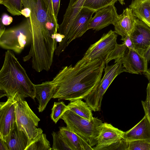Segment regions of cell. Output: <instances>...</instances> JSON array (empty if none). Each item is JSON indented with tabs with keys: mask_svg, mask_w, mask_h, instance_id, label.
<instances>
[{
	"mask_svg": "<svg viewBox=\"0 0 150 150\" xmlns=\"http://www.w3.org/2000/svg\"><path fill=\"white\" fill-rule=\"evenodd\" d=\"M118 0H85L83 7L95 11L110 5L114 4Z\"/></svg>",
	"mask_w": 150,
	"mask_h": 150,
	"instance_id": "cell-25",
	"label": "cell"
},
{
	"mask_svg": "<svg viewBox=\"0 0 150 150\" xmlns=\"http://www.w3.org/2000/svg\"><path fill=\"white\" fill-rule=\"evenodd\" d=\"M122 40L128 48L134 49L130 35L127 36Z\"/></svg>",
	"mask_w": 150,
	"mask_h": 150,
	"instance_id": "cell-34",
	"label": "cell"
},
{
	"mask_svg": "<svg viewBox=\"0 0 150 150\" xmlns=\"http://www.w3.org/2000/svg\"><path fill=\"white\" fill-rule=\"evenodd\" d=\"M50 142L42 133L33 140L25 150H51Z\"/></svg>",
	"mask_w": 150,
	"mask_h": 150,
	"instance_id": "cell-23",
	"label": "cell"
},
{
	"mask_svg": "<svg viewBox=\"0 0 150 150\" xmlns=\"http://www.w3.org/2000/svg\"><path fill=\"white\" fill-rule=\"evenodd\" d=\"M105 67L101 59H81L74 66L62 67L52 81L55 86L52 98L70 102L84 99L97 86Z\"/></svg>",
	"mask_w": 150,
	"mask_h": 150,
	"instance_id": "cell-1",
	"label": "cell"
},
{
	"mask_svg": "<svg viewBox=\"0 0 150 150\" xmlns=\"http://www.w3.org/2000/svg\"><path fill=\"white\" fill-rule=\"evenodd\" d=\"M104 69V74L97 87L84 99L94 112L100 111L102 99L108 87L118 75L125 72L121 60L110 66L106 65Z\"/></svg>",
	"mask_w": 150,
	"mask_h": 150,
	"instance_id": "cell-6",
	"label": "cell"
},
{
	"mask_svg": "<svg viewBox=\"0 0 150 150\" xmlns=\"http://www.w3.org/2000/svg\"><path fill=\"white\" fill-rule=\"evenodd\" d=\"M123 139L128 141L142 140L150 142V122L146 116L145 115L135 126L125 132Z\"/></svg>",
	"mask_w": 150,
	"mask_h": 150,
	"instance_id": "cell-17",
	"label": "cell"
},
{
	"mask_svg": "<svg viewBox=\"0 0 150 150\" xmlns=\"http://www.w3.org/2000/svg\"><path fill=\"white\" fill-rule=\"evenodd\" d=\"M138 0L139 1H141V2H144V1H149L150 0Z\"/></svg>",
	"mask_w": 150,
	"mask_h": 150,
	"instance_id": "cell-41",
	"label": "cell"
},
{
	"mask_svg": "<svg viewBox=\"0 0 150 150\" xmlns=\"http://www.w3.org/2000/svg\"><path fill=\"white\" fill-rule=\"evenodd\" d=\"M0 89L8 98L18 93L23 98H35V84L12 50L5 52L0 71Z\"/></svg>",
	"mask_w": 150,
	"mask_h": 150,
	"instance_id": "cell-2",
	"label": "cell"
},
{
	"mask_svg": "<svg viewBox=\"0 0 150 150\" xmlns=\"http://www.w3.org/2000/svg\"><path fill=\"white\" fill-rule=\"evenodd\" d=\"M0 150H8L6 142L0 138Z\"/></svg>",
	"mask_w": 150,
	"mask_h": 150,
	"instance_id": "cell-36",
	"label": "cell"
},
{
	"mask_svg": "<svg viewBox=\"0 0 150 150\" xmlns=\"http://www.w3.org/2000/svg\"><path fill=\"white\" fill-rule=\"evenodd\" d=\"M58 132L71 150H93L83 139L67 127H60Z\"/></svg>",
	"mask_w": 150,
	"mask_h": 150,
	"instance_id": "cell-18",
	"label": "cell"
},
{
	"mask_svg": "<svg viewBox=\"0 0 150 150\" xmlns=\"http://www.w3.org/2000/svg\"><path fill=\"white\" fill-rule=\"evenodd\" d=\"M120 3L122 5H123L125 4L124 0H118Z\"/></svg>",
	"mask_w": 150,
	"mask_h": 150,
	"instance_id": "cell-40",
	"label": "cell"
},
{
	"mask_svg": "<svg viewBox=\"0 0 150 150\" xmlns=\"http://www.w3.org/2000/svg\"><path fill=\"white\" fill-rule=\"evenodd\" d=\"M137 19L129 7L124 9L122 13L119 15L113 25L115 33L121 36V40L130 35L135 26Z\"/></svg>",
	"mask_w": 150,
	"mask_h": 150,
	"instance_id": "cell-15",
	"label": "cell"
},
{
	"mask_svg": "<svg viewBox=\"0 0 150 150\" xmlns=\"http://www.w3.org/2000/svg\"><path fill=\"white\" fill-rule=\"evenodd\" d=\"M24 7L29 8L30 16L27 18L32 36L31 47L39 51L53 47L58 27L48 20L47 11L42 0H22Z\"/></svg>",
	"mask_w": 150,
	"mask_h": 150,
	"instance_id": "cell-3",
	"label": "cell"
},
{
	"mask_svg": "<svg viewBox=\"0 0 150 150\" xmlns=\"http://www.w3.org/2000/svg\"><path fill=\"white\" fill-rule=\"evenodd\" d=\"M68 110L90 121L94 119L91 109L86 102L81 99L70 102L67 105Z\"/></svg>",
	"mask_w": 150,
	"mask_h": 150,
	"instance_id": "cell-22",
	"label": "cell"
},
{
	"mask_svg": "<svg viewBox=\"0 0 150 150\" xmlns=\"http://www.w3.org/2000/svg\"><path fill=\"white\" fill-rule=\"evenodd\" d=\"M60 0H52L54 13L55 17L57 18L60 6Z\"/></svg>",
	"mask_w": 150,
	"mask_h": 150,
	"instance_id": "cell-32",
	"label": "cell"
},
{
	"mask_svg": "<svg viewBox=\"0 0 150 150\" xmlns=\"http://www.w3.org/2000/svg\"><path fill=\"white\" fill-rule=\"evenodd\" d=\"M47 11L49 20L59 26L57 18L55 16L52 6V0H42Z\"/></svg>",
	"mask_w": 150,
	"mask_h": 150,
	"instance_id": "cell-30",
	"label": "cell"
},
{
	"mask_svg": "<svg viewBox=\"0 0 150 150\" xmlns=\"http://www.w3.org/2000/svg\"><path fill=\"white\" fill-rule=\"evenodd\" d=\"M13 20V18L12 17L5 13L2 15L0 20L2 23L5 25H10L12 22Z\"/></svg>",
	"mask_w": 150,
	"mask_h": 150,
	"instance_id": "cell-33",
	"label": "cell"
},
{
	"mask_svg": "<svg viewBox=\"0 0 150 150\" xmlns=\"http://www.w3.org/2000/svg\"><path fill=\"white\" fill-rule=\"evenodd\" d=\"M127 142V150H150V142L146 140H137Z\"/></svg>",
	"mask_w": 150,
	"mask_h": 150,
	"instance_id": "cell-29",
	"label": "cell"
},
{
	"mask_svg": "<svg viewBox=\"0 0 150 150\" xmlns=\"http://www.w3.org/2000/svg\"><path fill=\"white\" fill-rule=\"evenodd\" d=\"M67 127L83 139L91 147L98 142L102 121L97 117L90 121L69 110H67L61 117Z\"/></svg>",
	"mask_w": 150,
	"mask_h": 150,
	"instance_id": "cell-4",
	"label": "cell"
},
{
	"mask_svg": "<svg viewBox=\"0 0 150 150\" xmlns=\"http://www.w3.org/2000/svg\"><path fill=\"white\" fill-rule=\"evenodd\" d=\"M129 8L137 18L150 27V0L141 2L133 0Z\"/></svg>",
	"mask_w": 150,
	"mask_h": 150,
	"instance_id": "cell-21",
	"label": "cell"
},
{
	"mask_svg": "<svg viewBox=\"0 0 150 150\" xmlns=\"http://www.w3.org/2000/svg\"><path fill=\"white\" fill-rule=\"evenodd\" d=\"M144 74L150 82V69H148Z\"/></svg>",
	"mask_w": 150,
	"mask_h": 150,
	"instance_id": "cell-39",
	"label": "cell"
},
{
	"mask_svg": "<svg viewBox=\"0 0 150 150\" xmlns=\"http://www.w3.org/2000/svg\"><path fill=\"white\" fill-rule=\"evenodd\" d=\"M4 25L0 21V36H1L5 30V28Z\"/></svg>",
	"mask_w": 150,
	"mask_h": 150,
	"instance_id": "cell-38",
	"label": "cell"
},
{
	"mask_svg": "<svg viewBox=\"0 0 150 150\" xmlns=\"http://www.w3.org/2000/svg\"><path fill=\"white\" fill-rule=\"evenodd\" d=\"M95 12L88 8H82L72 23L65 40L57 46L55 52L56 55L59 56L73 40L82 36L88 30L89 23Z\"/></svg>",
	"mask_w": 150,
	"mask_h": 150,
	"instance_id": "cell-8",
	"label": "cell"
},
{
	"mask_svg": "<svg viewBox=\"0 0 150 150\" xmlns=\"http://www.w3.org/2000/svg\"><path fill=\"white\" fill-rule=\"evenodd\" d=\"M95 13L89 23L88 30L98 31L110 24L113 25L119 16L114 4L103 8Z\"/></svg>",
	"mask_w": 150,
	"mask_h": 150,
	"instance_id": "cell-13",
	"label": "cell"
},
{
	"mask_svg": "<svg viewBox=\"0 0 150 150\" xmlns=\"http://www.w3.org/2000/svg\"><path fill=\"white\" fill-rule=\"evenodd\" d=\"M52 134L53 143L51 150H71L58 132H53Z\"/></svg>",
	"mask_w": 150,
	"mask_h": 150,
	"instance_id": "cell-28",
	"label": "cell"
},
{
	"mask_svg": "<svg viewBox=\"0 0 150 150\" xmlns=\"http://www.w3.org/2000/svg\"><path fill=\"white\" fill-rule=\"evenodd\" d=\"M16 122L19 129L27 134L30 143L43 132L38 127L40 119L29 106L27 102L18 93L15 95Z\"/></svg>",
	"mask_w": 150,
	"mask_h": 150,
	"instance_id": "cell-5",
	"label": "cell"
},
{
	"mask_svg": "<svg viewBox=\"0 0 150 150\" xmlns=\"http://www.w3.org/2000/svg\"><path fill=\"white\" fill-rule=\"evenodd\" d=\"M32 36L28 20L5 30L0 36V45L3 49L20 53L31 43Z\"/></svg>",
	"mask_w": 150,
	"mask_h": 150,
	"instance_id": "cell-7",
	"label": "cell"
},
{
	"mask_svg": "<svg viewBox=\"0 0 150 150\" xmlns=\"http://www.w3.org/2000/svg\"><path fill=\"white\" fill-rule=\"evenodd\" d=\"M144 57L148 63L150 59V47L144 55Z\"/></svg>",
	"mask_w": 150,
	"mask_h": 150,
	"instance_id": "cell-37",
	"label": "cell"
},
{
	"mask_svg": "<svg viewBox=\"0 0 150 150\" xmlns=\"http://www.w3.org/2000/svg\"><path fill=\"white\" fill-rule=\"evenodd\" d=\"M146 95L144 101H142V104L145 115L150 122V82L147 85L146 89Z\"/></svg>",
	"mask_w": 150,
	"mask_h": 150,
	"instance_id": "cell-31",
	"label": "cell"
},
{
	"mask_svg": "<svg viewBox=\"0 0 150 150\" xmlns=\"http://www.w3.org/2000/svg\"><path fill=\"white\" fill-rule=\"evenodd\" d=\"M67 110V105L63 102H54L52 109L51 119L56 124Z\"/></svg>",
	"mask_w": 150,
	"mask_h": 150,
	"instance_id": "cell-27",
	"label": "cell"
},
{
	"mask_svg": "<svg viewBox=\"0 0 150 150\" xmlns=\"http://www.w3.org/2000/svg\"><path fill=\"white\" fill-rule=\"evenodd\" d=\"M0 103V138L6 142L16 122L15 95Z\"/></svg>",
	"mask_w": 150,
	"mask_h": 150,
	"instance_id": "cell-10",
	"label": "cell"
},
{
	"mask_svg": "<svg viewBox=\"0 0 150 150\" xmlns=\"http://www.w3.org/2000/svg\"><path fill=\"white\" fill-rule=\"evenodd\" d=\"M125 72L132 74H144L148 69L145 58L134 49L127 48L121 59Z\"/></svg>",
	"mask_w": 150,
	"mask_h": 150,
	"instance_id": "cell-11",
	"label": "cell"
},
{
	"mask_svg": "<svg viewBox=\"0 0 150 150\" xmlns=\"http://www.w3.org/2000/svg\"><path fill=\"white\" fill-rule=\"evenodd\" d=\"M85 0H70L68 6L64 15L62 23L59 25L58 33L64 35L65 40L75 18L83 8Z\"/></svg>",
	"mask_w": 150,
	"mask_h": 150,
	"instance_id": "cell-16",
	"label": "cell"
},
{
	"mask_svg": "<svg viewBox=\"0 0 150 150\" xmlns=\"http://www.w3.org/2000/svg\"><path fill=\"white\" fill-rule=\"evenodd\" d=\"M6 142L8 150H25L30 141L26 133L19 129L16 122Z\"/></svg>",
	"mask_w": 150,
	"mask_h": 150,
	"instance_id": "cell-20",
	"label": "cell"
},
{
	"mask_svg": "<svg viewBox=\"0 0 150 150\" xmlns=\"http://www.w3.org/2000/svg\"><path fill=\"white\" fill-rule=\"evenodd\" d=\"M0 4L5 6L7 11L13 16L21 15L22 0H0Z\"/></svg>",
	"mask_w": 150,
	"mask_h": 150,
	"instance_id": "cell-24",
	"label": "cell"
},
{
	"mask_svg": "<svg viewBox=\"0 0 150 150\" xmlns=\"http://www.w3.org/2000/svg\"><path fill=\"white\" fill-rule=\"evenodd\" d=\"M128 48L125 44L123 43L121 44L116 45L115 48L110 53L105 60V65L112 60H115V63L121 60L125 51Z\"/></svg>",
	"mask_w": 150,
	"mask_h": 150,
	"instance_id": "cell-26",
	"label": "cell"
},
{
	"mask_svg": "<svg viewBox=\"0 0 150 150\" xmlns=\"http://www.w3.org/2000/svg\"><path fill=\"white\" fill-rule=\"evenodd\" d=\"M117 37L115 31L111 30L104 33L98 40L90 46L82 59L88 61L100 59L105 61L117 44Z\"/></svg>",
	"mask_w": 150,
	"mask_h": 150,
	"instance_id": "cell-9",
	"label": "cell"
},
{
	"mask_svg": "<svg viewBox=\"0 0 150 150\" xmlns=\"http://www.w3.org/2000/svg\"><path fill=\"white\" fill-rule=\"evenodd\" d=\"M31 11L30 9L28 7H24L22 9L21 12V15H22L26 18H29L31 14Z\"/></svg>",
	"mask_w": 150,
	"mask_h": 150,
	"instance_id": "cell-35",
	"label": "cell"
},
{
	"mask_svg": "<svg viewBox=\"0 0 150 150\" xmlns=\"http://www.w3.org/2000/svg\"><path fill=\"white\" fill-rule=\"evenodd\" d=\"M124 132L107 122L103 123L98 138L97 144L93 147V150H104L122 140Z\"/></svg>",
	"mask_w": 150,
	"mask_h": 150,
	"instance_id": "cell-14",
	"label": "cell"
},
{
	"mask_svg": "<svg viewBox=\"0 0 150 150\" xmlns=\"http://www.w3.org/2000/svg\"><path fill=\"white\" fill-rule=\"evenodd\" d=\"M35 98L38 100L39 112L45 109L48 103L54 96L55 86L52 81H46L40 84H35Z\"/></svg>",
	"mask_w": 150,
	"mask_h": 150,
	"instance_id": "cell-19",
	"label": "cell"
},
{
	"mask_svg": "<svg viewBox=\"0 0 150 150\" xmlns=\"http://www.w3.org/2000/svg\"><path fill=\"white\" fill-rule=\"evenodd\" d=\"M130 36L134 49L144 57L150 47V27L137 18Z\"/></svg>",
	"mask_w": 150,
	"mask_h": 150,
	"instance_id": "cell-12",
	"label": "cell"
}]
</instances>
